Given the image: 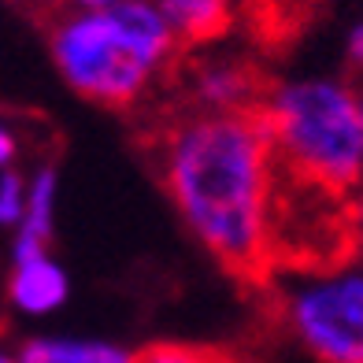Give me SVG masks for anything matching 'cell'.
<instances>
[{"label": "cell", "mask_w": 363, "mask_h": 363, "mask_svg": "<svg viewBox=\"0 0 363 363\" xmlns=\"http://www.w3.org/2000/svg\"><path fill=\"white\" fill-rule=\"evenodd\" d=\"M152 160L201 249L241 278H263L274 267L286 171L256 108L178 111L160 126Z\"/></svg>", "instance_id": "obj_1"}, {"label": "cell", "mask_w": 363, "mask_h": 363, "mask_svg": "<svg viewBox=\"0 0 363 363\" xmlns=\"http://www.w3.org/2000/svg\"><path fill=\"white\" fill-rule=\"evenodd\" d=\"M48 56L78 96L126 111L163 82L182 45L156 0H126L93 11L60 8L48 23Z\"/></svg>", "instance_id": "obj_2"}, {"label": "cell", "mask_w": 363, "mask_h": 363, "mask_svg": "<svg viewBox=\"0 0 363 363\" xmlns=\"http://www.w3.org/2000/svg\"><path fill=\"white\" fill-rule=\"evenodd\" d=\"M256 111L293 182L334 201L363 186V86L337 74H296L263 86Z\"/></svg>", "instance_id": "obj_3"}, {"label": "cell", "mask_w": 363, "mask_h": 363, "mask_svg": "<svg viewBox=\"0 0 363 363\" xmlns=\"http://www.w3.org/2000/svg\"><path fill=\"white\" fill-rule=\"evenodd\" d=\"M271 308L286 334L319 363H363V267L349 252L274 263Z\"/></svg>", "instance_id": "obj_4"}, {"label": "cell", "mask_w": 363, "mask_h": 363, "mask_svg": "<svg viewBox=\"0 0 363 363\" xmlns=\"http://www.w3.org/2000/svg\"><path fill=\"white\" fill-rule=\"evenodd\" d=\"M263 82L241 56H204L186 71V108L193 111H252Z\"/></svg>", "instance_id": "obj_5"}, {"label": "cell", "mask_w": 363, "mask_h": 363, "mask_svg": "<svg viewBox=\"0 0 363 363\" xmlns=\"http://www.w3.org/2000/svg\"><path fill=\"white\" fill-rule=\"evenodd\" d=\"M71 296V278L67 267L52 252L23 256L11 259V278H8V301L11 308L26 319H48L67 304Z\"/></svg>", "instance_id": "obj_6"}, {"label": "cell", "mask_w": 363, "mask_h": 363, "mask_svg": "<svg viewBox=\"0 0 363 363\" xmlns=\"http://www.w3.org/2000/svg\"><path fill=\"white\" fill-rule=\"evenodd\" d=\"M56 204H60V171L52 163H41L26 178L23 219L11 230V259L48 252L52 234H56Z\"/></svg>", "instance_id": "obj_7"}, {"label": "cell", "mask_w": 363, "mask_h": 363, "mask_svg": "<svg viewBox=\"0 0 363 363\" xmlns=\"http://www.w3.org/2000/svg\"><path fill=\"white\" fill-rule=\"evenodd\" d=\"M23 363H134V349L96 334H34L19 345Z\"/></svg>", "instance_id": "obj_8"}, {"label": "cell", "mask_w": 363, "mask_h": 363, "mask_svg": "<svg viewBox=\"0 0 363 363\" xmlns=\"http://www.w3.org/2000/svg\"><path fill=\"white\" fill-rule=\"evenodd\" d=\"M182 48L219 41L238 19V0H156Z\"/></svg>", "instance_id": "obj_9"}, {"label": "cell", "mask_w": 363, "mask_h": 363, "mask_svg": "<svg viewBox=\"0 0 363 363\" xmlns=\"http://www.w3.org/2000/svg\"><path fill=\"white\" fill-rule=\"evenodd\" d=\"M134 363H234L219 349L204 345H186V341H156L148 349L134 352Z\"/></svg>", "instance_id": "obj_10"}, {"label": "cell", "mask_w": 363, "mask_h": 363, "mask_svg": "<svg viewBox=\"0 0 363 363\" xmlns=\"http://www.w3.org/2000/svg\"><path fill=\"white\" fill-rule=\"evenodd\" d=\"M26 204V178L19 171H0V230H15Z\"/></svg>", "instance_id": "obj_11"}, {"label": "cell", "mask_w": 363, "mask_h": 363, "mask_svg": "<svg viewBox=\"0 0 363 363\" xmlns=\"http://www.w3.org/2000/svg\"><path fill=\"white\" fill-rule=\"evenodd\" d=\"M341 238H345V252L363 267V186L352 196H345L341 204Z\"/></svg>", "instance_id": "obj_12"}, {"label": "cell", "mask_w": 363, "mask_h": 363, "mask_svg": "<svg viewBox=\"0 0 363 363\" xmlns=\"http://www.w3.org/2000/svg\"><path fill=\"white\" fill-rule=\"evenodd\" d=\"M345 60L352 71H363V19H356L345 30Z\"/></svg>", "instance_id": "obj_13"}, {"label": "cell", "mask_w": 363, "mask_h": 363, "mask_svg": "<svg viewBox=\"0 0 363 363\" xmlns=\"http://www.w3.org/2000/svg\"><path fill=\"white\" fill-rule=\"evenodd\" d=\"M15 160H19V138H15V130L0 119V171H8Z\"/></svg>", "instance_id": "obj_14"}, {"label": "cell", "mask_w": 363, "mask_h": 363, "mask_svg": "<svg viewBox=\"0 0 363 363\" xmlns=\"http://www.w3.org/2000/svg\"><path fill=\"white\" fill-rule=\"evenodd\" d=\"M60 8H71V11H93V8H115V4H126V0H56Z\"/></svg>", "instance_id": "obj_15"}, {"label": "cell", "mask_w": 363, "mask_h": 363, "mask_svg": "<svg viewBox=\"0 0 363 363\" xmlns=\"http://www.w3.org/2000/svg\"><path fill=\"white\" fill-rule=\"evenodd\" d=\"M0 363H23V356H19V345H0Z\"/></svg>", "instance_id": "obj_16"}, {"label": "cell", "mask_w": 363, "mask_h": 363, "mask_svg": "<svg viewBox=\"0 0 363 363\" xmlns=\"http://www.w3.org/2000/svg\"><path fill=\"white\" fill-rule=\"evenodd\" d=\"M4 4H41V0H4Z\"/></svg>", "instance_id": "obj_17"}]
</instances>
